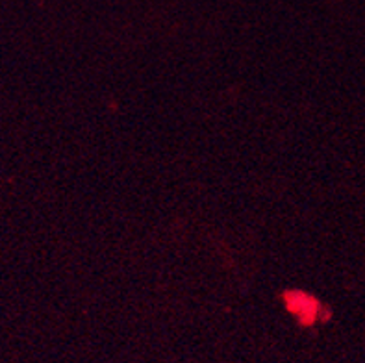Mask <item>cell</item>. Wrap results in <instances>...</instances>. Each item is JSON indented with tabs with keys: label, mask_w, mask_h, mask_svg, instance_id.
I'll return each instance as SVG.
<instances>
[{
	"label": "cell",
	"mask_w": 365,
	"mask_h": 363,
	"mask_svg": "<svg viewBox=\"0 0 365 363\" xmlns=\"http://www.w3.org/2000/svg\"><path fill=\"white\" fill-rule=\"evenodd\" d=\"M286 299L289 310H292L293 313H297V315H301L306 322L312 321V319L315 317V313H317V304H315V300L308 299V297L302 293H289Z\"/></svg>",
	"instance_id": "obj_1"
}]
</instances>
